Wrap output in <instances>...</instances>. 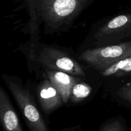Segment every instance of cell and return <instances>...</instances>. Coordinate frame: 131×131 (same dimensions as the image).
<instances>
[{"instance_id": "cell-4", "label": "cell", "mask_w": 131, "mask_h": 131, "mask_svg": "<svg viewBox=\"0 0 131 131\" xmlns=\"http://www.w3.org/2000/svg\"><path fill=\"white\" fill-rule=\"evenodd\" d=\"M130 57L131 41L87 50L82 53L79 58L93 68L102 71Z\"/></svg>"}, {"instance_id": "cell-8", "label": "cell", "mask_w": 131, "mask_h": 131, "mask_svg": "<svg viewBox=\"0 0 131 131\" xmlns=\"http://www.w3.org/2000/svg\"><path fill=\"white\" fill-rule=\"evenodd\" d=\"M46 77L56 89L61 96L63 102L67 104L70 100L72 87L79 78L65 72L49 69L46 70Z\"/></svg>"}, {"instance_id": "cell-2", "label": "cell", "mask_w": 131, "mask_h": 131, "mask_svg": "<svg viewBox=\"0 0 131 131\" xmlns=\"http://www.w3.org/2000/svg\"><path fill=\"white\" fill-rule=\"evenodd\" d=\"M1 77L17 104L29 131H50L28 86L17 76L3 73Z\"/></svg>"}, {"instance_id": "cell-5", "label": "cell", "mask_w": 131, "mask_h": 131, "mask_svg": "<svg viewBox=\"0 0 131 131\" xmlns=\"http://www.w3.org/2000/svg\"><path fill=\"white\" fill-rule=\"evenodd\" d=\"M131 36V14H121L112 18L99 28L94 38L99 43L116 42Z\"/></svg>"}, {"instance_id": "cell-9", "label": "cell", "mask_w": 131, "mask_h": 131, "mask_svg": "<svg viewBox=\"0 0 131 131\" xmlns=\"http://www.w3.org/2000/svg\"><path fill=\"white\" fill-rule=\"evenodd\" d=\"M28 5V10L29 15V29L30 32V45H29V58L31 60H33L36 50H37V43L38 41V15L37 14L35 6V0H27Z\"/></svg>"}, {"instance_id": "cell-13", "label": "cell", "mask_w": 131, "mask_h": 131, "mask_svg": "<svg viewBox=\"0 0 131 131\" xmlns=\"http://www.w3.org/2000/svg\"><path fill=\"white\" fill-rule=\"evenodd\" d=\"M99 131H125V129L121 121L115 119L104 125Z\"/></svg>"}, {"instance_id": "cell-10", "label": "cell", "mask_w": 131, "mask_h": 131, "mask_svg": "<svg viewBox=\"0 0 131 131\" xmlns=\"http://www.w3.org/2000/svg\"><path fill=\"white\" fill-rule=\"evenodd\" d=\"M106 77H120L131 75V57L113 64L101 71Z\"/></svg>"}, {"instance_id": "cell-3", "label": "cell", "mask_w": 131, "mask_h": 131, "mask_svg": "<svg viewBox=\"0 0 131 131\" xmlns=\"http://www.w3.org/2000/svg\"><path fill=\"white\" fill-rule=\"evenodd\" d=\"M34 60L49 70L65 72L75 77H86L84 69L78 62L53 47L41 46L36 50Z\"/></svg>"}, {"instance_id": "cell-1", "label": "cell", "mask_w": 131, "mask_h": 131, "mask_svg": "<svg viewBox=\"0 0 131 131\" xmlns=\"http://www.w3.org/2000/svg\"><path fill=\"white\" fill-rule=\"evenodd\" d=\"M94 0H35L38 18L51 33L70 25L81 12Z\"/></svg>"}, {"instance_id": "cell-6", "label": "cell", "mask_w": 131, "mask_h": 131, "mask_svg": "<svg viewBox=\"0 0 131 131\" xmlns=\"http://www.w3.org/2000/svg\"><path fill=\"white\" fill-rule=\"evenodd\" d=\"M37 94L41 109L46 114H51L63 104L59 92L46 77L37 86Z\"/></svg>"}, {"instance_id": "cell-12", "label": "cell", "mask_w": 131, "mask_h": 131, "mask_svg": "<svg viewBox=\"0 0 131 131\" xmlns=\"http://www.w3.org/2000/svg\"><path fill=\"white\" fill-rule=\"evenodd\" d=\"M116 95L123 100L131 104V82L122 86L118 89Z\"/></svg>"}, {"instance_id": "cell-11", "label": "cell", "mask_w": 131, "mask_h": 131, "mask_svg": "<svg viewBox=\"0 0 131 131\" xmlns=\"http://www.w3.org/2000/svg\"><path fill=\"white\" fill-rule=\"evenodd\" d=\"M92 89L89 84L80 80L72 87L70 100L72 103H79L85 100L92 93Z\"/></svg>"}, {"instance_id": "cell-7", "label": "cell", "mask_w": 131, "mask_h": 131, "mask_svg": "<svg viewBox=\"0 0 131 131\" xmlns=\"http://www.w3.org/2000/svg\"><path fill=\"white\" fill-rule=\"evenodd\" d=\"M0 125L4 131H23L8 95L0 85Z\"/></svg>"}]
</instances>
